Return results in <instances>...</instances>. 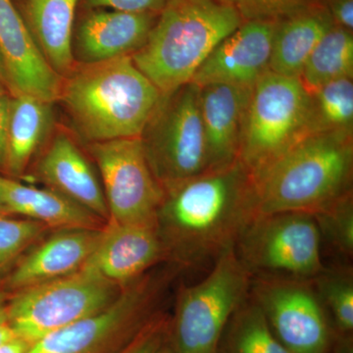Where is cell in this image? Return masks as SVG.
Listing matches in <instances>:
<instances>
[{"label": "cell", "instance_id": "25", "mask_svg": "<svg viewBox=\"0 0 353 353\" xmlns=\"http://www.w3.org/2000/svg\"><path fill=\"white\" fill-rule=\"evenodd\" d=\"M218 353H290L272 331L256 303L248 296L230 318Z\"/></svg>", "mask_w": 353, "mask_h": 353}, {"label": "cell", "instance_id": "8", "mask_svg": "<svg viewBox=\"0 0 353 353\" xmlns=\"http://www.w3.org/2000/svg\"><path fill=\"white\" fill-rule=\"evenodd\" d=\"M123 289L83 267L65 277L14 292L7 301V322L16 336L32 345L108 307Z\"/></svg>", "mask_w": 353, "mask_h": 353}, {"label": "cell", "instance_id": "29", "mask_svg": "<svg viewBox=\"0 0 353 353\" xmlns=\"http://www.w3.org/2000/svg\"><path fill=\"white\" fill-rule=\"evenodd\" d=\"M48 228L29 219L0 214V272L6 270L38 243Z\"/></svg>", "mask_w": 353, "mask_h": 353}, {"label": "cell", "instance_id": "10", "mask_svg": "<svg viewBox=\"0 0 353 353\" xmlns=\"http://www.w3.org/2000/svg\"><path fill=\"white\" fill-rule=\"evenodd\" d=\"M141 139L164 190L208 172L199 85L190 82L162 95Z\"/></svg>", "mask_w": 353, "mask_h": 353}, {"label": "cell", "instance_id": "37", "mask_svg": "<svg viewBox=\"0 0 353 353\" xmlns=\"http://www.w3.org/2000/svg\"><path fill=\"white\" fill-rule=\"evenodd\" d=\"M15 336L16 334L14 333L10 325L8 324V322L0 323V345L6 343V341L11 340Z\"/></svg>", "mask_w": 353, "mask_h": 353}, {"label": "cell", "instance_id": "13", "mask_svg": "<svg viewBox=\"0 0 353 353\" xmlns=\"http://www.w3.org/2000/svg\"><path fill=\"white\" fill-rule=\"evenodd\" d=\"M0 54L11 94L59 101L63 77L46 61L12 0H0Z\"/></svg>", "mask_w": 353, "mask_h": 353}, {"label": "cell", "instance_id": "40", "mask_svg": "<svg viewBox=\"0 0 353 353\" xmlns=\"http://www.w3.org/2000/svg\"><path fill=\"white\" fill-rule=\"evenodd\" d=\"M160 353H174L173 350H172V348L170 347V345H169V343H167L166 345L163 347V350L160 352Z\"/></svg>", "mask_w": 353, "mask_h": 353}, {"label": "cell", "instance_id": "23", "mask_svg": "<svg viewBox=\"0 0 353 353\" xmlns=\"http://www.w3.org/2000/svg\"><path fill=\"white\" fill-rule=\"evenodd\" d=\"M52 103L27 94H11L6 169L18 178L46 141L52 125Z\"/></svg>", "mask_w": 353, "mask_h": 353}, {"label": "cell", "instance_id": "38", "mask_svg": "<svg viewBox=\"0 0 353 353\" xmlns=\"http://www.w3.org/2000/svg\"><path fill=\"white\" fill-rule=\"evenodd\" d=\"M7 301L6 294L0 290V323L7 322Z\"/></svg>", "mask_w": 353, "mask_h": 353}, {"label": "cell", "instance_id": "32", "mask_svg": "<svg viewBox=\"0 0 353 353\" xmlns=\"http://www.w3.org/2000/svg\"><path fill=\"white\" fill-rule=\"evenodd\" d=\"M85 3L94 8H110L120 12L159 14L166 0H85Z\"/></svg>", "mask_w": 353, "mask_h": 353}, {"label": "cell", "instance_id": "22", "mask_svg": "<svg viewBox=\"0 0 353 353\" xmlns=\"http://www.w3.org/2000/svg\"><path fill=\"white\" fill-rule=\"evenodd\" d=\"M79 0H21V15L48 64L66 77L75 67L72 34Z\"/></svg>", "mask_w": 353, "mask_h": 353}, {"label": "cell", "instance_id": "12", "mask_svg": "<svg viewBox=\"0 0 353 353\" xmlns=\"http://www.w3.org/2000/svg\"><path fill=\"white\" fill-rule=\"evenodd\" d=\"M250 296L290 353H328L331 350V323L312 280L253 277Z\"/></svg>", "mask_w": 353, "mask_h": 353}, {"label": "cell", "instance_id": "7", "mask_svg": "<svg viewBox=\"0 0 353 353\" xmlns=\"http://www.w3.org/2000/svg\"><path fill=\"white\" fill-rule=\"evenodd\" d=\"M311 97L301 80L268 71L253 85L243 118L239 161L261 170L311 134Z\"/></svg>", "mask_w": 353, "mask_h": 353}, {"label": "cell", "instance_id": "18", "mask_svg": "<svg viewBox=\"0 0 353 353\" xmlns=\"http://www.w3.org/2000/svg\"><path fill=\"white\" fill-rule=\"evenodd\" d=\"M37 174L48 189L109 223V212L103 189L94 168L66 134H58L43 152Z\"/></svg>", "mask_w": 353, "mask_h": 353}, {"label": "cell", "instance_id": "21", "mask_svg": "<svg viewBox=\"0 0 353 353\" xmlns=\"http://www.w3.org/2000/svg\"><path fill=\"white\" fill-rule=\"evenodd\" d=\"M333 26V18L320 0L277 21L269 70L299 79L309 55Z\"/></svg>", "mask_w": 353, "mask_h": 353}, {"label": "cell", "instance_id": "35", "mask_svg": "<svg viewBox=\"0 0 353 353\" xmlns=\"http://www.w3.org/2000/svg\"><path fill=\"white\" fill-rule=\"evenodd\" d=\"M32 343L15 336L0 345V353H28Z\"/></svg>", "mask_w": 353, "mask_h": 353}, {"label": "cell", "instance_id": "4", "mask_svg": "<svg viewBox=\"0 0 353 353\" xmlns=\"http://www.w3.org/2000/svg\"><path fill=\"white\" fill-rule=\"evenodd\" d=\"M243 20L218 0H166L132 61L161 95L192 81L211 51Z\"/></svg>", "mask_w": 353, "mask_h": 353}, {"label": "cell", "instance_id": "16", "mask_svg": "<svg viewBox=\"0 0 353 353\" xmlns=\"http://www.w3.org/2000/svg\"><path fill=\"white\" fill-rule=\"evenodd\" d=\"M103 229L57 230L22 255L6 279L7 289L18 292L80 270L97 248Z\"/></svg>", "mask_w": 353, "mask_h": 353}, {"label": "cell", "instance_id": "5", "mask_svg": "<svg viewBox=\"0 0 353 353\" xmlns=\"http://www.w3.org/2000/svg\"><path fill=\"white\" fill-rule=\"evenodd\" d=\"M182 268L167 263L126 285L103 310L46 334L28 353H118L157 314L162 296Z\"/></svg>", "mask_w": 353, "mask_h": 353}, {"label": "cell", "instance_id": "39", "mask_svg": "<svg viewBox=\"0 0 353 353\" xmlns=\"http://www.w3.org/2000/svg\"><path fill=\"white\" fill-rule=\"evenodd\" d=\"M0 83H2L4 87L7 88L6 70H4L1 54H0Z\"/></svg>", "mask_w": 353, "mask_h": 353}, {"label": "cell", "instance_id": "6", "mask_svg": "<svg viewBox=\"0 0 353 353\" xmlns=\"http://www.w3.org/2000/svg\"><path fill=\"white\" fill-rule=\"evenodd\" d=\"M252 276L234 248L214 261L201 282L181 285L169 325L174 353H218L223 332L236 308L250 296Z\"/></svg>", "mask_w": 353, "mask_h": 353}, {"label": "cell", "instance_id": "11", "mask_svg": "<svg viewBox=\"0 0 353 353\" xmlns=\"http://www.w3.org/2000/svg\"><path fill=\"white\" fill-rule=\"evenodd\" d=\"M90 152L114 224L157 225L165 190L152 173L141 138L92 143Z\"/></svg>", "mask_w": 353, "mask_h": 353}, {"label": "cell", "instance_id": "31", "mask_svg": "<svg viewBox=\"0 0 353 353\" xmlns=\"http://www.w3.org/2000/svg\"><path fill=\"white\" fill-rule=\"evenodd\" d=\"M170 319L157 313L118 353H160L169 340Z\"/></svg>", "mask_w": 353, "mask_h": 353}, {"label": "cell", "instance_id": "3", "mask_svg": "<svg viewBox=\"0 0 353 353\" xmlns=\"http://www.w3.org/2000/svg\"><path fill=\"white\" fill-rule=\"evenodd\" d=\"M161 97L126 55L75 65L63 78L59 101L92 143L141 138Z\"/></svg>", "mask_w": 353, "mask_h": 353}, {"label": "cell", "instance_id": "1", "mask_svg": "<svg viewBox=\"0 0 353 353\" xmlns=\"http://www.w3.org/2000/svg\"><path fill=\"white\" fill-rule=\"evenodd\" d=\"M164 190L157 231L168 262L182 269L215 261L234 248L254 217L252 174L240 161Z\"/></svg>", "mask_w": 353, "mask_h": 353}, {"label": "cell", "instance_id": "2", "mask_svg": "<svg viewBox=\"0 0 353 353\" xmlns=\"http://www.w3.org/2000/svg\"><path fill=\"white\" fill-rule=\"evenodd\" d=\"M353 134L306 136L252 174L254 216L314 214L352 192Z\"/></svg>", "mask_w": 353, "mask_h": 353}, {"label": "cell", "instance_id": "14", "mask_svg": "<svg viewBox=\"0 0 353 353\" xmlns=\"http://www.w3.org/2000/svg\"><path fill=\"white\" fill-rule=\"evenodd\" d=\"M276 22H243L211 51L190 82L199 87L226 83L253 88L264 74L270 71Z\"/></svg>", "mask_w": 353, "mask_h": 353}, {"label": "cell", "instance_id": "27", "mask_svg": "<svg viewBox=\"0 0 353 353\" xmlns=\"http://www.w3.org/2000/svg\"><path fill=\"white\" fill-rule=\"evenodd\" d=\"M318 296L339 334L353 330V271L350 266L324 267L312 280Z\"/></svg>", "mask_w": 353, "mask_h": 353}, {"label": "cell", "instance_id": "26", "mask_svg": "<svg viewBox=\"0 0 353 353\" xmlns=\"http://www.w3.org/2000/svg\"><path fill=\"white\" fill-rule=\"evenodd\" d=\"M311 134H353V79L343 78L311 92Z\"/></svg>", "mask_w": 353, "mask_h": 353}, {"label": "cell", "instance_id": "9", "mask_svg": "<svg viewBox=\"0 0 353 353\" xmlns=\"http://www.w3.org/2000/svg\"><path fill=\"white\" fill-rule=\"evenodd\" d=\"M322 240L309 213L254 216L239 236L234 252L253 277L313 280L324 269Z\"/></svg>", "mask_w": 353, "mask_h": 353}, {"label": "cell", "instance_id": "28", "mask_svg": "<svg viewBox=\"0 0 353 353\" xmlns=\"http://www.w3.org/2000/svg\"><path fill=\"white\" fill-rule=\"evenodd\" d=\"M319 230L321 240L343 256L353 254L352 192L311 214Z\"/></svg>", "mask_w": 353, "mask_h": 353}, {"label": "cell", "instance_id": "41", "mask_svg": "<svg viewBox=\"0 0 353 353\" xmlns=\"http://www.w3.org/2000/svg\"><path fill=\"white\" fill-rule=\"evenodd\" d=\"M0 214L8 215L6 208H4L3 204L0 202Z\"/></svg>", "mask_w": 353, "mask_h": 353}, {"label": "cell", "instance_id": "30", "mask_svg": "<svg viewBox=\"0 0 353 353\" xmlns=\"http://www.w3.org/2000/svg\"><path fill=\"white\" fill-rule=\"evenodd\" d=\"M232 7L243 22L279 21L319 0H218Z\"/></svg>", "mask_w": 353, "mask_h": 353}, {"label": "cell", "instance_id": "24", "mask_svg": "<svg viewBox=\"0 0 353 353\" xmlns=\"http://www.w3.org/2000/svg\"><path fill=\"white\" fill-rule=\"evenodd\" d=\"M343 78L353 79L352 32L334 25L309 55L299 80L311 94Z\"/></svg>", "mask_w": 353, "mask_h": 353}, {"label": "cell", "instance_id": "34", "mask_svg": "<svg viewBox=\"0 0 353 353\" xmlns=\"http://www.w3.org/2000/svg\"><path fill=\"white\" fill-rule=\"evenodd\" d=\"M11 95L0 83V168L6 169L7 154V129H8L9 105Z\"/></svg>", "mask_w": 353, "mask_h": 353}, {"label": "cell", "instance_id": "15", "mask_svg": "<svg viewBox=\"0 0 353 353\" xmlns=\"http://www.w3.org/2000/svg\"><path fill=\"white\" fill-rule=\"evenodd\" d=\"M163 262L168 256L157 225L108 223L83 267L125 288Z\"/></svg>", "mask_w": 353, "mask_h": 353}, {"label": "cell", "instance_id": "17", "mask_svg": "<svg viewBox=\"0 0 353 353\" xmlns=\"http://www.w3.org/2000/svg\"><path fill=\"white\" fill-rule=\"evenodd\" d=\"M252 90L226 83L199 87L208 171L229 168L239 161L243 118Z\"/></svg>", "mask_w": 353, "mask_h": 353}, {"label": "cell", "instance_id": "36", "mask_svg": "<svg viewBox=\"0 0 353 353\" xmlns=\"http://www.w3.org/2000/svg\"><path fill=\"white\" fill-rule=\"evenodd\" d=\"M332 353H353L352 334H336V341L332 343Z\"/></svg>", "mask_w": 353, "mask_h": 353}, {"label": "cell", "instance_id": "20", "mask_svg": "<svg viewBox=\"0 0 353 353\" xmlns=\"http://www.w3.org/2000/svg\"><path fill=\"white\" fill-rule=\"evenodd\" d=\"M0 202L8 214L23 216L57 230L101 229L108 225L55 190L38 189L2 175Z\"/></svg>", "mask_w": 353, "mask_h": 353}, {"label": "cell", "instance_id": "19", "mask_svg": "<svg viewBox=\"0 0 353 353\" xmlns=\"http://www.w3.org/2000/svg\"><path fill=\"white\" fill-rule=\"evenodd\" d=\"M158 14L94 11L77 32V51L83 63L132 55L145 43Z\"/></svg>", "mask_w": 353, "mask_h": 353}, {"label": "cell", "instance_id": "33", "mask_svg": "<svg viewBox=\"0 0 353 353\" xmlns=\"http://www.w3.org/2000/svg\"><path fill=\"white\" fill-rule=\"evenodd\" d=\"M328 9L334 25L347 31L353 30V0H320Z\"/></svg>", "mask_w": 353, "mask_h": 353}]
</instances>
